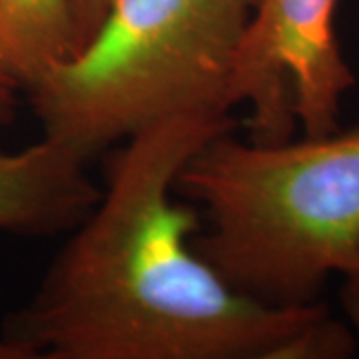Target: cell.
Masks as SVG:
<instances>
[{"mask_svg": "<svg viewBox=\"0 0 359 359\" xmlns=\"http://www.w3.org/2000/svg\"><path fill=\"white\" fill-rule=\"evenodd\" d=\"M231 128L230 114L196 110L124 138L100 200L6 316L2 339L25 359H280L330 308L236 292L194 248L200 212L174 198L186 162Z\"/></svg>", "mask_w": 359, "mask_h": 359, "instance_id": "1", "label": "cell"}, {"mask_svg": "<svg viewBox=\"0 0 359 359\" xmlns=\"http://www.w3.org/2000/svg\"><path fill=\"white\" fill-rule=\"evenodd\" d=\"M231 130L176 178L202 208L194 248L236 292L276 308L320 302L332 276L359 285V124L262 144Z\"/></svg>", "mask_w": 359, "mask_h": 359, "instance_id": "2", "label": "cell"}, {"mask_svg": "<svg viewBox=\"0 0 359 359\" xmlns=\"http://www.w3.org/2000/svg\"><path fill=\"white\" fill-rule=\"evenodd\" d=\"M256 0H110L96 36L26 90L42 136L90 160L166 116L231 110Z\"/></svg>", "mask_w": 359, "mask_h": 359, "instance_id": "3", "label": "cell"}, {"mask_svg": "<svg viewBox=\"0 0 359 359\" xmlns=\"http://www.w3.org/2000/svg\"><path fill=\"white\" fill-rule=\"evenodd\" d=\"M337 0H256L231 60L226 104L248 106L250 140L278 144L339 128L355 74L335 32Z\"/></svg>", "mask_w": 359, "mask_h": 359, "instance_id": "4", "label": "cell"}, {"mask_svg": "<svg viewBox=\"0 0 359 359\" xmlns=\"http://www.w3.org/2000/svg\"><path fill=\"white\" fill-rule=\"evenodd\" d=\"M88 160L58 142L0 152V231L50 236L74 230L100 200Z\"/></svg>", "mask_w": 359, "mask_h": 359, "instance_id": "5", "label": "cell"}, {"mask_svg": "<svg viewBox=\"0 0 359 359\" xmlns=\"http://www.w3.org/2000/svg\"><path fill=\"white\" fill-rule=\"evenodd\" d=\"M76 54L68 0H0V62L28 90Z\"/></svg>", "mask_w": 359, "mask_h": 359, "instance_id": "6", "label": "cell"}, {"mask_svg": "<svg viewBox=\"0 0 359 359\" xmlns=\"http://www.w3.org/2000/svg\"><path fill=\"white\" fill-rule=\"evenodd\" d=\"M68 2H70V18H72L74 44H76L78 54L82 48H86V44L100 30L108 13V6H110V0H68Z\"/></svg>", "mask_w": 359, "mask_h": 359, "instance_id": "7", "label": "cell"}, {"mask_svg": "<svg viewBox=\"0 0 359 359\" xmlns=\"http://www.w3.org/2000/svg\"><path fill=\"white\" fill-rule=\"evenodd\" d=\"M20 90L22 88L16 82V78L0 62V126H6L14 120Z\"/></svg>", "mask_w": 359, "mask_h": 359, "instance_id": "8", "label": "cell"}, {"mask_svg": "<svg viewBox=\"0 0 359 359\" xmlns=\"http://www.w3.org/2000/svg\"><path fill=\"white\" fill-rule=\"evenodd\" d=\"M341 306L346 309L347 323L351 325L359 344V285L346 283V287L341 292Z\"/></svg>", "mask_w": 359, "mask_h": 359, "instance_id": "9", "label": "cell"}, {"mask_svg": "<svg viewBox=\"0 0 359 359\" xmlns=\"http://www.w3.org/2000/svg\"><path fill=\"white\" fill-rule=\"evenodd\" d=\"M0 359H14L13 347L8 346L4 339H0Z\"/></svg>", "mask_w": 359, "mask_h": 359, "instance_id": "10", "label": "cell"}]
</instances>
